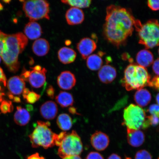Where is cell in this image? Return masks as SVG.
I'll return each instance as SVG.
<instances>
[{"mask_svg": "<svg viewBox=\"0 0 159 159\" xmlns=\"http://www.w3.org/2000/svg\"><path fill=\"white\" fill-rule=\"evenodd\" d=\"M1 59H2L1 57V56H0V63H1Z\"/></svg>", "mask_w": 159, "mask_h": 159, "instance_id": "cell-46", "label": "cell"}, {"mask_svg": "<svg viewBox=\"0 0 159 159\" xmlns=\"http://www.w3.org/2000/svg\"><path fill=\"white\" fill-rule=\"evenodd\" d=\"M65 17L68 25H78L84 21V14L82 10L72 7L67 10Z\"/></svg>", "mask_w": 159, "mask_h": 159, "instance_id": "cell-13", "label": "cell"}, {"mask_svg": "<svg viewBox=\"0 0 159 159\" xmlns=\"http://www.w3.org/2000/svg\"><path fill=\"white\" fill-rule=\"evenodd\" d=\"M27 159H45L44 157H40L39 153L32 154L28 157Z\"/></svg>", "mask_w": 159, "mask_h": 159, "instance_id": "cell-37", "label": "cell"}, {"mask_svg": "<svg viewBox=\"0 0 159 159\" xmlns=\"http://www.w3.org/2000/svg\"><path fill=\"white\" fill-rule=\"evenodd\" d=\"M152 69L155 74L159 76V58L154 61Z\"/></svg>", "mask_w": 159, "mask_h": 159, "instance_id": "cell-35", "label": "cell"}, {"mask_svg": "<svg viewBox=\"0 0 159 159\" xmlns=\"http://www.w3.org/2000/svg\"><path fill=\"white\" fill-rule=\"evenodd\" d=\"M23 98L26 99L27 102L33 104L39 100L41 95L33 91H30L28 88H25L23 92Z\"/></svg>", "mask_w": 159, "mask_h": 159, "instance_id": "cell-28", "label": "cell"}, {"mask_svg": "<svg viewBox=\"0 0 159 159\" xmlns=\"http://www.w3.org/2000/svg\"><path fill=\"white\" fill-rule=\"evenodd\" d=\"M30 118V115L27 109L20 106L17 107V111L14 117L16 124L21 126H25L28 124Z\"/></svg>", "mask_w": 159, "mask_h": 159, "instance_id": "cell-23", "label": "cell"}, {"mask_svg": "<svg viewBox=\"0 0 159 159\" xmlns=\"http://www.w3.org/2000/svg\"><path fill=\"white\" fill-rule=\"evenodd\" d=\"M49 122L37 121V125L32 134L29 135L30 140L33 148L43 147L45 149L52 148L56 145L58 134L53 132L49 128Z\"/></svg>", "mask_w": 159, "mask_h": 159, "instance_id": "cell-4", "label": "cell"}, {"mask_svg": "<svg viewBox=\"0 0 159 159\" xmlns=\"http://www.w3.org/2000/svg\"><path fill=\"white\" fill-rule=\"evenodd\" d=\"M151 77L146 68L131 63L125 69L121 84L126 90H139L149 86Z\"/></svg>", "mask_w": 159, "mask_h": 159, "instance_id": "cell-3", "label": "cell"}, {"mask_svg": "<svg viewBox=\"0 0 159 159\" xmlns=\"http://www.w3.org/2000/svg\"><path fill=\"white\" fill-rule=\"evenodd\" d=\"M158 53H159V49H158Z\"/></svg>", "mask_w": 159, "mask_h": 159, "instance_id": "cell-47", "label": "cell"}, {"mask_svg": "<svg viewBox=\"0 0 159 159\" xmlns=\"http://www.w3.org/2000/svg\"><path fill=\"white\" fill-rule=\"evenodd\" d=\"M0 105V111L2 113L6 114L12 112L13 106L11 101L3 100Z\"/></svg>", "mask_w": 159, "mask_h": 159, "instance_id": "cell-29", "label": "cell"}, {"mask_svg": "<svg viewBox=\"0 0 159 159\" xmlns=\"http://www.w3.org/2000/svg\"><path fill=\"white\" fill-rule=\"evenodd\" d=\"M58 156L61 158L72 156H79L83 151L80 137L75 130L65 132L59 145Z\"/></svg>", "mask_w": 159, "mask_h": 159, "instance_id": "cell-6", "label": "cell"}, {"mask_svg": "<svg viewBox=\"0 0 159 159\" xmlns=\"http://www.w3.org/2000/svg\"><path fill=\"white\" fill-rule=\"evenodd\" d=\"M159 159V157L158 158V159Z\"/></svg>", "mask_w": 159, "mask_h": 159, "instance_id": "cell-49", "label": "cell"}, {"mask_svg": "<svg viewBox=\"0 0 159 159\" xmlns=\"http://www.w3.org/2000/svg\"><path fill=\"white\" fill-rule=\"evenodd\" d=\"M107 159H122V158L118 155L114 153L111 154Z\"/></svg>", "mask_w": 159, "mask_h": 159, "instance_id": "cell-38", "label": "cell"}, {"mask_svg": "<svg viewBox=\"0 0 159 159\" xmlns=\"http://www.w3.org/2000/svg\"><path fill=\"white\" fill-rule=\"evenodd\" d=\"M55 100L63 108L72 106L74 104V98L72 94L66 91H61L55 97Z\"/></svg>", "mask_w": 159, "mask_h": 159, "instance_id": "cell-24", "label": "cell"}, {"mask_svg": "<svg viewBox=\"0 0 159 159\" xmlns=\"http://www.w3.org/2000/svg\"><path fill=\"white\" fill-rule=\"evenodd\" d=\"M86 159H104L102 155L97 152H91L87 155Z\"/></svg>", "mask_w": 159, "mask_h": 159, "instance_id": "cell-34", "label": "cell"}, {"mask_svg": "<svg viewBox=\"0 0 159 159\" xmlns=\"http://www.w3.org/2000/svg\"><path fill=\"white\" fill-rule=\"evenodd\" d=\"M146 117V112L141 107L131 104L124 109L122 124L127 128L139 130L143 128Z\"/></svg>", "mask_w": 159, "mask_h": 159, "instance_id": "cell-8", "label": "cell"}, {"mask_svg": "<svg viewBox=\"0 0 159 159\" xmlns=\"http://www.w3.org/2000/svg\"><path fill=\"white\" fill-rule=\"evenodd\" d=\"M90 142L95 150L102 151L108 147L110 140L108 136L105 133L97 131L91 135Z\"/></svg>", "mask_w": 159, "mask_h": 159, "instance_id": "cell-12", "label": "cell"}, {"mask_svg": "<svg viewBox=\"0 0 159 159\" xmlns=\"http://www.w3.org/2000/svg\"><path fill=\"white\" fill-rule=\"evenodd\" d=\"M23 9L30 21L40 19H50L49 3L45 0L23 1Z\"/></svg>", "mask_w": 159, "mask_h": 159, "instance_id": "cell-7", "label": "cell"}, {"mask_svg": "<svg viewBox=\"0 0 159 159\" xmlns=\"http://www.w3.org/2000/svg\"><path fill=\"white\" fill-rule=\"evenodd\" d=\"M76 83L75 76L69 71L61 72L57 78V83L59 87L64 90H70L75 86Z\"/></svg>", "mask_w": 159, "mask_h": 159, "instance_id": "cell-11", "label": "cell"}, {"mask_svg": "<svg viewBox=\"0 0 159 159\" xmlns=\"http://www.w3.org/2000/svg\"><path fill=\"white\" fill-rule=\"evenodd\" d=\"M127 129V140L128 143L134 148H138L144 143L145 136L140 130Z\"/></svg>", "mask_w": 159, "mask_h": 159, "instance_id": "cell-17", "label": "cell"}, {"mask_svg": "<svg viewBox=\"0 0 159 159\" xmlns=\"http://www.w3.org/2000/svg\"><path fill=\"white\" fill-rule=\"evenodd\" d=\"M125 159H132V158L130 157H126Z\"/></svg>", "mask_w": 159, "mask_h": 159, "instance_id": "cell-45", "label": "cell"}, {"mask_svg": "<svg viewBox=\"0 0 159 159\" xmlns=\"http://www.w3.org/2000/svg\"><path fill=\"white\" fill-rule=\"evenodd\" d=\"M3 6L0 3V11L3 9Z\"/></svg>", "mask_w": 159, "mask_h": 159, "instance_id": "cell-44", "label": "cell"}, {"mask_svg": "<svg viewBox=\"0 0 159 159\" xmlns=\"http://www.w3.org/2000/svg\"><path fill=\"white\" fill-rule=\"evenodd\" d=\"M39 112L41 116L47 120H52L56 117L58 113V108L54 101H46L41 105Z\"/></svg>", "mask_w": 159, "mask_h": 159, "instance_id": "cell-14", "label": "cell"}, {"mask_svg": "<svg viewBox=\"0 0 159 159\" xmlns=\"http://www.w3.org/2000/svg\"><path fill=\"white\" fill-rule=\"evenodd\" d=\"M7 87L10 93L19 95L23 93L25 89V81L20 77L15 76L11 77L7 82Z\"/></svg>", "mask_w": 159, "mask_h": 159, "instance_id": "cell-16", "label": "cell"}, {"mask_svg": "<svg viewBox=\"0 0 159 159\" xmlns=\"http://www.w3.org/2000/svg\"><path fill=\"white\" fill-rule=\"evenodd\" d=\"M148 7L153 11L159 10V0H149L148 2Z\"/></svg>", "mask_w": 159, "mask_h": 159, "instance_id": "cell-32", "label": "cell"}, {"mask_svg": "<svg viewBox=\"0 0 159 159\" xmlns=\"http://www.w3.org/2000/svg\"><path fill=\"white\" fill-rule=\"evenodd\" d=\"M32 49L33 52L37 56H44L49 51V43L45 39H38L33 43Z\"/></svg>", "mask_w": 159, "mask_h": 159, "instance_id": "cell-20", "label": "cell"}, {"mask_svg": "<svg viewBox=\"0 0 159 159\" xmlns=\"http://www.w3.org/2000/svg\"><path fill=\"white\" fill-rule=\"evenodd\" d=\"M148 112L151 115H155L159 118V105L158 104H152L149 107Z\"/></svg>", "mask_w": 159, "mask_h": 159, "instance_id": "cell-31", "label": "cell"}, {"mask_svg": "<svg viewBox=\"0 0 159 159\" xmlns=\"http://www.w3.org/2000/svg\"><path fill=\"white\" fill-rule=\"evenodd\" d=\"M31 69L32 70L30 72L28 79L30 84L33 88H41L44 84L46 80L47 70L45 68H43L39 65L31 67Z\"/></svg>", "mask_w": 159, "mask_h": 159, "instance_id": "cell-9", "label": "cell"}, {"mask_svg": "<svg viewBox=\"0 0 159 159\" xmlns=\"http://www.w3.org/2000/svg\"><path fill=\"white\" fill-rule=\"evenodd\" d=\"M61 2L65 4L80 9L89 7L92 1L91 0H64Z\"/></svg>", "mask_w": 159, "mask_h": 159, "instance_id": "cell-27", "label": "cell"}, {"mask_svg": "<svg viewBox=\"0 0 159 159\" xmlns=\"http://www.w3.org/2000/svg\"><path fill=\"white\" fill-rule=\"evenodd\" d=\"M57 123L59 128L63 131L70 130L72 128L73 123L71 117L67 114H61L57 117Z\"/></svg>", "mask_w": 159, "mask_h": 159, "instance_id": "cell-25", "label": "cell"}, {"mask_svg": "<svg viewBox=\"0 0 159 159\" xmlns=\"http://www.w3.org/2000/svg\"><path fill=\"white\" fill-rule=\"evenodd\" d=\"M134 159H152V156L148 151L142 150L136 152Z\"/></svg>", "mask_w": 159, "mask_h": 159, "instance_id": "cell-30", "label": "cell"}, {"mask_svg": "<svg viewBox=\"0 0 159 159\" xmlns=\"http://www.w3.org/2000/svg\"><path fill=\"white\" fill-rule=\"evenodd\" d=\"M135 102L139 107H144L147 106L152 99V95L149 91L146 89H139L134 95Z\"/></svg>", "mask_w": 159, "mask_h": 159, "instance_id": "cell-22", "label": "cell"}, {"mask_svg": "<svg viewBox=\"0 0 159 159\" xmlns=\"http://www.w3.org/2000/svg\"><path fill=\"white\" fill-rule=\"evenodd\" d=\"M13 100L14 102H21V99L19 97H14Z\"/></svg>", "mask_w": 159, "mask_h": 159, "instance_id": "cell-41", "label": "cell"}, {"mask_svg": "<svg viewBox=\"0 0 159 159\" xmlns=\"http://www.w3.org/2000/svg\"><path fill=\"white\" fill-rule=\"evenodd\" d=\"M106 11L104 35L109 43L120 47L132 35L136 20L129 10L119 6H109Z\"/></svg>", "mask_w": 159, "mask_h": 159, "instance_id": "cell-1", "label": "cell"}, {"mask_svg": "<svg viewBox=\"0 0 159 159\" xmlns=\"http://www.w3.org/2000/svg\"><path fill=\"white\" fill-rule=\"evenodd\" d=\"M4 95V93L0 92V102H1L3 100V97Z\"/></svg>", "mask_w": 159, "mask_h": 159, "instance_id": "cell-42", "label": "cell"}, {"mask_svg": "<svg viewBox=\"0 0 159 159\" xmlns=\"http://www.w3.org/2000/svg\"><path fill=\"white\" fill-rule=\"evenodd\" d=\"M95 41L89 38H84L77 43V48L82 58L86 59L96 49Z\"/></svg>", "mask_w": 159, "mask_h": 159, "instance_id": "cell-10", "label": "cell"}, {"mask_svg": "<svg viewBox=\"0 0 159 159\" xmlns=\"http://www.w3.org/2000/svg\"><path fill=\"white\" fill-rule=\"evenodd\" d=\"M28 43V39L23 33L7 34L0 56L11 72L18 71L20 67L19 56L24 50Z\"/></svg>", "mask_w": 159, "mask_h": 159, "instance_id": "cell-2", "label": "cell"}, {"mask_svg": "<svg viewBox=\"0 0 159 159\" xmlns=\"http://www.w3.org/2000/svg\"><path fill=\"white\" fill-rule=\"evenodd\" d=\"M86 64L87 67L90 70L97 71L102 67L103 61L100 56L93 54L87 57Z\"/></svg>", "mask_w": 159, "mask_h": 159, "instance_id": "cell-26", "label": "cell"}, {"mask_svg": "<svg viewBox=\"0 0 159 159\" xmlns=\"http://www.w3.org/2000/svg\"><path fill=\"white\" fill-rule=\"evenodd\" d=\"M55 89L51 85H49L46 91L47 96L51 99H53L54 97Z\"/></svg>", "mask_w": 159, "mask_h": 159, "instance_id": "cell-36", "label": "cell"}, {"mask_svg": "<svg viewBox=\"0 0 159 159\" xmlns=\"http://www.w3.org/2000/svg\"><path fill=\"white\" fill-rule=\"evenodd\" d=\"M134 27L138 33L139 43L148 49L159 45V22L156 19L149 20L144 25L136 20Z\"/></svg>", "mask_w": 159, "mask_h": 159, "instance_id": "cell-5", "label": "cell"}, {"mask_svg": "<svg viewBox=\"0 0 159 159\" xmlns=\"http://www.w3.org/2000/svg\"><path fill=\"white\" fill-rule=\"evenodd\" d=\"M57 56L59 61L61 63L68 64L74 62L76 59L77 54L72 49L63 47L59 50Z\"/></svg>", "mask_w": 159, "mask_h": 159, "instance_id": "cell-19", "label": "cell"}, {"mask_svg": "<svg viewBox=\"0 0 159 159\" xmlns=\"http://www.w3.org/2000/svg\"><path fill=\"white\" fill-rule=\"evenodd\" d=\"M149 86L152 87L159 91V76H155L151 79Z\"/></svg>", "mask_w": 159, "mask_h": 159, "instance_id": "cell-33", "label": "cell"}, {"mask_svg": "<svg viewBox=\"0 0 159 159\" xmlns=\"http://www.w3.org/2000/svg\"><path fill=\"white\" fill-rule=\"evenodd\" d=\"M1 111H0V114H1Z\"/></svg>", "mask_w": 159, "mask_h": 159, "instance_id": "cell-48", "label": "cell"}, {"mask_svg": "<svg viewBox=\"0 0 159 159\" xmlns=\"http://www.w3.org/2000/svg\"><path fill=\"white\" fill-rule=\"evenodd\" d=\"M156 100L157 103L159 105V93L157 95L156 98Z\"/></svg>", "mask_w": 159, "mask_h": 159, "instance_id": "cell-43", "label": "cell"}, {"mask_svg": "<svg viewBox=\"0 0 159 159\" xmlns=\"http://www.w3.org/2000/svg\"><path fill=\"white\" fill-rule=\"evenodd\" d=\"M136 60L138 65L144 67H148L154 62V56L150 51L143 49L136 55Z\"/></svg>", "mask_w": 159, "mask_h": 159, "instance_id": "cell-21", "label": "cell"}, {"mask_svg": "<svg viewBox=\"0 0 159 159\" xmlns=\"http://www.w3.org/2000/svg\"><path fill=\"white\" fill-rule=\"evenodd\" d=\"M117 72L114 67L109 65L103 66L99 70L98 76L101 82L105 84L112 83L116 77Z\"/></svg>", "mask_w": 159, "mask_h": 159, "instance_id": "cell-15", "label": "cell"}, {"mask_svg": "<svg viewBox=\"0 0 159 159\" xmlns=\"http://www.w3.org/2000/svg\"><path fill=\"white\" fill-rule=\"evenodd\" d=\"M62 159H81L79 156H72L66 157Z\"/></svg>", "mask_w": 159, "mask_h": 159, "instance_id": "cell-40", "label": "cell"}, {"mask_svg": "<svg viewBox=\"0 0 159 159\" xmlns=\"http://www.w3.org/2000/svg\"><path fill=\"white\" fill-rule=\"evenodd\" d=\"M69 112L71 113V114H78V113L77 112L76 109L75 108V107H71L70 108H69Z\"/></svg>", "mask_w": 159, "mask_h": 159, "instance_id": "cell-39", "label": "cell"}, {"mask_svg": "<svg viewBox=\"0 0 159 159\" xmlns=\"http://www.w3.org/2000/svg\"><path fill=\"white\" fill-rule=\"evenodd\" d=\"M24 32L25 36L31 40L39 39L43 33L40 25L35 21H30L26 25Z\"/></svg>", "mask_w": 159, "mask_h": 159, "instance_id": "cell-18", "label": "cell"}]
</instances>
